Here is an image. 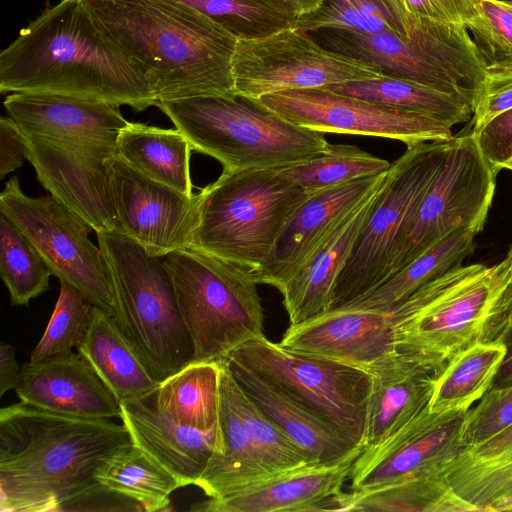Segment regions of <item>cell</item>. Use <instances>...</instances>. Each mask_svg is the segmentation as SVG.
I'll use <instances>...</instances> for the list:
<instances>
[{
	"label": "cell",
	"instance_id": "e0dca14e",
	"mask_svg": "<svg viewBox=\"0 0 512 512\" xmlns=\"http://www.w3.org/2000/svg\"><path fill=\"white\" fill-rule=\"evenodd\" d=\"M107 163L117 231L152 256L164 257L189 248L196 220V194L186 196L148 179L117 154Z\"/></svg>",
	"mask_w": 512,
	"mask_h": 512
},
{
	"label": "cell",
	"instance_id": "8d00e7d4",
	"mask_svg": "<svg viewBox=\"0 0 512 512\" xmlns=\"http://www.w3.org/2000/svg\"><path fill=\"white\" fill-rule=\"evenodd\" d=\"M97 480L107 491L138 503L147 512L169 509L170 495L183 487L171 472L133 443L102 466Z\"/></svg>",
	"mask_w": 512,
	"mask_h": 512
},
{
	"label": "cell",
	"instance_id": "7c38bea8",
	"mask_svg": "<svg viewBox=\"0 0 512 512\" xmlns=\"http://www.w3.org/2000/svg\"><path fill=\"white\" fill-rule=\"evenodd\" d=\"M385 74L374 63L325 48L295 25L264 35L238 36L232 57L235 94L251 100Z\"/></svg>",
	"mask_w": 512,
	"mask_h": 512
},
{
	"label": "cell",
	"instance_id": "4316f807",
	"mask_svg": "<svg viewBox=\"0 0 512 512\" xmlns=\"http://www.w3.org/2000/svg\"><path fill=\"white\" fill-rule=\"evenodd\" d=\"M439 472L475 512L512 511V424L483 442L461 447Z\"/></svg>",
	"mask_w": 512,
	"mask_h": 512
},
{
	"label": "cell",
	"instance_id": "d6a6232c",
	"mask_svg": "<svg viewBox=\"0 0 512 512\" xmlns=\"http://www.w3.org/2000/svg\"><path fill=\"white\" fill-rule=\"evenodd\" d=\"M324 88L371 103L426 114L450 127L470 120L473 115L472 103L463 96L388 74Z\"/></svg>",
	"mask_w": 512,
	"mask_h": 512
},
{
	"label": "cell",
	"instance_id": "7bdbcfd3",
	"mask_svg": "<svg viewBox=\"0 0 512 512\" xmlns=\"http://www.w3.org/2000/svg\"><path fill=\"white\" fill-rule=\"evenodd\" d=\"M486 74L512 72V2L478 0L466 22Z\"/></svg>",
	"mask_w": 512,
	"mask_h": 512
},
{
	"label": "cell",
	"instance_id": "d590c367",
	"mask_svg": "<svg viewBox=\"0 0 512 512\" xmlns=\"http://www.w3.org/2000/svg\"><path fill=\"white\" fill-rule=\"evenodd\" d=\"M154 400L179 424L198 430L214 427L220 410V361H192L159 384Z\"/></svg>",
	"mask_w": 512,
	"mask_h": 512
},
{
	"label": "cell",
	"instance_id": "f546056e",
	"mask_svg": "<svg viewBox=\"0 0 512 512\" xmlns=\"http://www.w3.org/2000/svg\"><path fill=\"white\" fill-rule=\"evenodd\" d=\"M77 351L119 402L146 398L160 384L124 337L115 318L97 306Z\"/></svg>",
	"mask_w": 512,
	"mask_h": 512
},
{
	"label": "cell",
	"instance_id": "ba28073f",
	"mask_svg": "<svg viewBox=\"0 0 512 512\" xmlns=\"http://www.w3.org/2000/svg\"><path fill=\"white\" fill-rule=\"evenodd\" d=\"M163 262L193 343V361L225 360L264 335L263 306L248 268L192 248L172 252Z\"/></svg>",
	"mask_w": 512,
	"mask_h": 512
},
{
	"label": "cell",
	"instance_id": "b9f144b4",
	"mask_svg": "<svg viewBox=\"0 0 512 512\" xmlns=\"http://www.w3.org/2000/svg\"><path fill=\"white\" fill-rule=\"evenodd\" d=\"M294 25L308 33L320 30L392 31L404 35L397 19L380 0H325L316 13L296 19Z\"/></svg>",
	"mask_w": 512,
	"mask_h": 512
},
{
	"label": "cell",
	"instance_id": "f35d334b",
	"mask_svg": "<svg viewBox=\"0 0 512 512\" xmlns=\"http://www.w3.org/2000/svg\"><path fill=\"white\" fill-rule=\"evenodd\" d=\"M0 273L12 305L24 306L49 288V267L22 231L0 213Z\"/></svg>",
	"mask_w": 512,
	"mask_h": 512
},
{
	"label": "cell",
	"instance_id": "816d5d0a",
	"mask_svg": "<svg viewBox=\"0 0 512 512\" xmlns=\"http://www.w3.org/2000/svg\"><path fill=\"white\" fill-rule=\"evenodd\" d=\"M505 343L507 345V354L494 379L492 387H502L512 384V330L506 336Z\"/></svg>",
	"mask_w": 512,
	"mask_h": 512
},
{
	"label": "cell",
	"instance_id": "ac0fdd59",
	"mask_svg": "<svg viewBox=\"0 0 512 512\" xmlns=\"http://www.w3.org/2000/svg\"><path fill=\"white\" fill-rule=\"evenodd\" d=\"M464 414L430 413L427 405L400 430L363 448L351 468V491L366 492L439 470L462 447Z\"/></svg>",
	"mask_w": 512,
	"mask_h": 512
},
{
	"label": "cell",
	"instance_id": "836d02e7",
	"mask_svg": "<svg viewBox=\"0 0 512 512\" xmlns=\"http://www.w3.org/2000/svg\"><path fill=\"white\" fill-rule=\"evenodd\" d=\"M477 234L471 229L452 232L381 285L344 307L389 312L420 287L462 265L473 253Z\"/></svg>",
	"mask_w": 512,
	"mask_h": 512
},
{
	"label": "cell",
	"instance_id": "30bf717a",
	"mask_svg": "<svg viewBox=\"0 0 512 512\" xmlns=\"http://www.w3.org/2000/svg\"><path fill=\"white\" fill-rule=\"evenodd\" d=\"M335 51L379 66L384 73L467 98L472 105L486 70L465 25L419 19L407 36L332 30Z\"/></svg>",
	"mask_w": 512,
	"mask_h": 512
},
{
	"label": "cell",
	"instance_id": "7402d4cb",
	"mask_svg": "<svg viewBox=\"0 0 512 512\" xmlns=\"http://www.w3.org/2000/svg\"><path fill=\"white\" fill-rule=\"evenodd\" d=\"M36 408L86 419L120 418V402L79 353L21 367L15 388Z\"/></svg>",
	"mask_w": 512,
	"mask_h": 512
},
{
	"label": "cell",
	"instance_id": "d6986e66",
	"mask_svg": "<svg viewBox=\"0 0 512 512\" xmlns=\"http://www.w3.org/2000/svg\"><path fill=\"white\" fill-rule=\"evenodd\" d=\"M279 344L370 374L398 352L395 323L390 312L348 307L290 324Z\"/></svg>",
	"mask_w": 512,
	"mask_h": 512
},
{
	"label": "cell",
	"instance_id": "f5cc1de1",
	"mask_svg": "<svg viewBox=\"0 0 512 512\" xmlns=\"http://www.w3.org/2000/svg\"><path fill=\"white\" fill-rule=\"evenodd\" d=\"M295 17L303 18L316 13L325 0H285Z\"/></svg>",
	"mask_w": 512,
	"mask_h": 512
},
{
	"label": "cell",
	"instance_id": "6f0895ef",
	"mask_svg": "<svg viewBox=\"0 0 512 512\" xmlns=\"http://www.w3.org/2000/svg\"><path fill=\"white\" fill-rule=\"evenodd\" d=\"M507 1H511L512 2V0H507Z\"/></svg>",
	"mask_w": 512,
	"mask_h": 512
},
{
	"label": "cell",
	"instance_id": "ffe728a7",
	"mask_svg": "<svg viewBox=\"0 0 512 512\" xmlns=\"http://www.w3.org/2000/svg\"><path fill=\"white\" fill-rule=\"evenodd\" d=\"M363 449L334 463H307L221 498L193 504L198 512L333 511Z\"/></svg>",
	"mask_w": 512,
	"mask_h": 512
},
{
	"label": "cell",
	"instance_id": "5b68a950",
	"mask_svg": "<svg viewBox=\"0 0 512 512\" xmlns=\"http://www.w3.org/2000/svg\"><path fill=\"white\" fill-rule=\"evenodd\" d=\"M278 169L223 170L201 189L189 248L250 271L263 266L291 217L313 193Z\"/></svg>",
	"mask_w": 512,
	"mask_h": 512
},
{
	"label": "cell",
	"instance_id": "d4e9b609",
	"mask_svg": "<svg viewBox=\"0 0 512 512\" xmlns=\"http://www.w3.org/2000/svg\"><path fill=\"white\" fill-rule=\"evenodd\" d=\"M4 107L26 135L116 141L129 122L120 105L60 94L15 92Z\"/></svg>",
	"mask_w": 512,
	"mask_h": 512
},
{
	"label": "cell",
	"instance_id": "cb8c5ba5",
	"mask_svg": "<svg viewBox=\"0 0 512 512\" xmlns=\"http://www.w3.org/2000/svg\"><path fill=\"white\" fill-rule=\"evenodd\" d=\"M120 408V419L132 443L171 472L182 486L195 485L219 448L218 424L208 430L179 424L157 408L154 393L120 402Z\"/></svg>",
	"mask_w": 512,
	"mask_h": 512
},
{
	"label": "cell",
	"instance_id": "2e32d148",
	"mask_svg": "<svg viewBox=\"0 0 512 512\" xmlns=\"http://www.w3.org/2000/svg\"><path fill=\"white\" fill-rule=\"evenodd\" d=\"M24 135L27 160L50 195L96 234L117 230L107 163L116 141Z\"/></svg>",
	"mask_w": 512,
	"mask_h": 512
},
{
	"label": "cell",
	"instance_id": "e575fe53",
	"mask_svg": "<svg viewBox=\"0 0 512 512\" xmlns=\"http://www.w3.org/2000/svg\"><path fill=\"white\" fill-rule=\"evenodd\" d=\"M335 511L475 512L452 490L439 470L366 492H342Z\"/></svg>",
	"mask_w": 512,
	"mask_h": 512
},
{
	"label": "cell",
	"instance_id": "44dd1931",
	"mask_svg": "<svg viewBox=\"0 0 512 512\" xmlns=\"http://www.w3.org/2000/svg\"><path fill=\"white\" fill-rule=\"evenodd\" d=\"M386 172L311 193L285 226L269 260L260 268L250 271L257 284H269L280 291L307 261L332 226L352 209Z\"/></svg>",
	"mask_w": 512,
	"mask_h": 512
},
{
	"label": "cell",
	"instance_id": "6da1fadb",
	"mask_svg": "<svg viewBox=\"0 0 512 512\" xmlns=\"http://www.w3.org/2000/svg\"><path fill=\"white\" fill-rule=\"evenodd\" d=\"M132 444L126 427L23 402L0 410V512L140 511L97 480Z\"/></svg>",
	"mask_w": 512,
	"mask_h": 512
},
{
	"label": "cell",
	"instance_id": "484cf974",
	"mask_svg": "<svg viewBox=\"0 0 512 512\" xmlns=\"http://www.w3.org/2000/svg\"><path fill=\"white\" fill-rule=\"evenodd\" d=\"M236 378L220 361L219 449L196 482L208 498H221L274 476L263 463L238 408Z\"/></svg>",
	"mask_w": 512,
	"mask_h": 512
},
{
	"label": "cell",
	"instance_id": "60d3db41",
	"mask_svg": "<svg viewBox=\"0 0 512 512\" xmlns=\"http://www.w3.org/2000/svg\"><path fill=\"white\" fill-rule=\"evenodd\" d=\"M94 304L79 290L60 281V294L47 327L32 350L30 362L68 356L78 348L89 326Z\"/></svg>",
	"mask_w": 512,
	"mask_h": 512
},
{
	"label": "cell",
	"instance_id": "f6af8a7d",
	"mask_svg": "<svg viewBox=\"0 0 512 512\" xmlns=\"http://www.w3.org/2000/svg\"><path fill=\"white\" fill-rule=\"evenodd\" d=\"M512 424V384L491 387L472 409L465 412L460 427L462 447L485 441Z\"/></svg>",
	"mask_w": 512,
	"mask_h": 512
},
{
	"label": "cell",
	"instance_id": "681fc988",
	"mask_svg": "<svg viewBox=\"0 0 512 512\" xmlns=\"http://www.w3.org/2000/svg\"><path fill=\"white\" fill-rule=\"evenodd\" d=\"M27 159L25 135L11 117L0 118V179L21 167Z\"/></svg>",
	"mask_w": 512,
	"mask_h": 512
},
{
	"label": "cell",
	"instance_id": "f907efd6",
	"mask_svg": "<svg viewBox=\"0 0 512 512\" xmlns=\"http://www.w3.org/2000/svg\"><path fill=\"white\" fill-rule=\"evenodd\" d=\"M21 367L18 366L15 348L11 344L0 345V396L17 387Z\"/></svg>",
	"mask_w": 512,
	"mask_h": 512
},
{
	"label": "cell",
	"instance_id": "277c9868",
	"mask_svg": "<svg viewBox=\"0 0 512 512\" xmlns=\"http://www.w3.org/2000/svg\"><path fill=\"white\" fill-rule=\"evenodd\" d=\"M512 253L493 266L460 265L425 284L389 312L397 350L439 374L467 347L504 340L512 298Z\"/></svg>",
	"mask_w": 512,
	"mask_h": 512
},
{
	"label": "cell",
	"instance_id": "4dcf8cb0",
	"mask_svg": "<svg viewBox=\"0 0 512 512\" xmlns=\"http://www.w3.org/2000/svg\"><path fill=\"white\" fill-rule=\"evenodd\" d=\"M117 155L148 179L193 196L190 176L192 147L178 129L129 122L119 131Z\"/></svg>",
	"mask_w": 512,
	"mask_h": 512
},
{
	"label": "cell",
	"instance_id": "7dc6e473",
	"mask_svg": "<svg viewBox=\"0 0 512 512\" xmlns=\"http://www.w3.org/2000/svg\"><path fill=\"white\" fill-rule=\"evenodd\" d=\"M471 133L479 150L497 172L512 159V108Z\"/></svg>",
	"mask_w": 512,
	"mask_h": 512
},
{
	"label": "cell",
	"instance_id": "bcb514c9",
	"mask_svg": "<svg viewBox=\"0 0 512 512\" xmlns=\"http://www.w3.org/2000/svg\"><path fill=\"white\" fill-rule=\"evenodd\" d=\"M478 0H396L397 18L407 36L410 24L419 19L465 25L475 14Z\"/></svg>",
	"mask_w": 512,
	"mask_h": 512
},
{
	"label": "cell",
	"instance_id": "c3c4849f",
	"mask_svg": "<svg viewBox=\"0 0 512 512\" xmlns=\"http://www.w3.org/2000/svg\"><path fill=\"white\" fill-rule=\"evenodd\" d=\"M512 108V72L486 74L474 105L471 132L483 127L496 115Z\"/></svg>",
	"mask_w": 512,
	"mask_h": 512
},
{
	"label": "cell",
	"instance_id": "5bb4252c",
	"mask_svg": "<svg viewBox=\"0 0 512 512\" xmlns=\"http://www.w3.org/2000/svg\"><path fill=\"white\" fill-rule=\"evenodd\" d=\"M0 213L29 239L53 276L83 293L113 317L116 304L108 268L100 247L89 239L92 228L50 196L23 193L18 178L5 183Z\"/></svg>",
	"mask_w": 512,
	"mask_h": 512
},
{
	"label": "cell",
	"instance_id": "74e56055",
	"mask_svg": "<svg viewBox=\"0 0 512 512\" xmlns=\"http://www.w3.org/2000/svg\"><path fill=\"white\" fill-rule=\"evenodd\" d=\"M391 163L358 147L331 145L324 152L278 172L308 192L388 171Z\"/></svg>",
	"mask_w": 512,
	"mask_h": 512
},
{
	"label": "cell",
	"instance_id": "9f6ffc18",
	"mask_svg": "<svg viewBox=\"0 0 512 512\" xmlns=\"http://www.w3.org/2000/svg\"><path fill=\"white\" fill-rule=\"evenodd\" d=\"M504 168L512 170V159L505 164Z\"/></svg>",
	"mask_w": 512,
	"mask_h": 512
},
{
	"label": "cell",
	"instance_id": "11a10c76",
	"mask_svg": "<svg viewBox=\"0 0 512 512\" xmlns=\"http://www.w3.org/2000/svg\"><path fill=\"white\" fill-rule=\"evenodd\" d=\"M509 250H510V251H511V253H512V246L510 247V249H509ZM509 290H510V294H511V296H512V281H511V284H510ZM511 330H512V312H511V317H510V322H509V327H508L507 335H508V333H509ZM507 335H506V336H507ZM505 338H506V337H505Z\"/></svg>",
	"mask_w": 512,
	"mask_h": 512
},
{
	"label": "cell",
	"instance_id": "9a60e30c",
	"mask_svg": "<svg viewBox=\"0 0 512 512\" xmlns=\"http://www.w3.org/2000/svg\"><path fill=\"white\" fill-rule=\"evenodd\" d=\"M287 121L321 133L383 137L415 146L449 141L446 123L426 114L371 103L325 88L285 90L255 100Z\"/></svg>",
	"mask_w": 512,
	"mask_h": 512
},
{
	"label": "cell",
	"instance_id": "9c48e42d",
	"mask_svg": "<svg viewBox=\"0 0 512 512\" xmlns=\"http://www.w3.org/2000/svg\"><path fill=\"white\" fill-rule=\"evenodd\" d=\"M450 144L451 140L407 147L391 163L375 205L337 277L330 310L350 304L388 279L405 229L437 177Z\"/></svg>",
	"mask_w": 512,
	"mask_h": 512
},
{
	"label": "cell",
	"instance_id": "8992f818",
	"mask_svg": "<svg viewBox=\"0 0 512 512\" xmlns=\"http://www.w3.org/2000/svg\"><path fill=\"white\" fill-rule=\"evenodd\" d=\"M156 106L192 150L219 161L223 170L283 168L328 149L324 133L297 126L255 100L194 96Z\"/></svg>",
	"mask_w": 512,
	"mask_h": 512
},
{
	"label": "cell",
	"instance_id": "f1b7e54d",
	"mask_svg": "<svg viewBox=\"0 0 512 512\" xmlns=\"http://www.w3.org/2000/svg\"><path fill=\"white\" fill-rule=\"evenodd\" d=\"M226 362L250 399L304 452L310 462L334 463L363 449L274 384L239 364Z\"/></svg>",
	"mask_w": 512,
	"mask_h": 512
},
{
	"label": "cell",
	"instance_id": "603a6c76",
	"mask_svg": "<svg viewBox=\"0 0 512 512\" xmlns=\"http://www.w3.org/2000/svg\"><path fill=\"white\" fill-rule=\"evenodd\" d=\"M385 175L323 237L313 253L280 290L290 324L330 310L337 277L377 200Z\"/></svg>",
	"mask_w": 512,
	"mask_h": 512
},
{
	"label": "cell",
	"instance_id": "db71d44e",
	"mask_svg": "<svg viewBox=\"0 0 512 512\" xmlns=\"http://www.w3.org/2000/svg\"><path fill=\"white\" fill-rule=\"evenodd\" d=\"M383 5L393 14V16L397 19V2L396 0H380ZM399 22V21H398ZM400 24V23H399ZM405 35V34H404Z\"/></svg>",
	"mask_w": 512,
	"mask_h": 512
},
{
	"label": "cell",
	"instance_id": "83f0119b",
	"mask_svg": "<svg viewBox=\"0 0 512 512\" xmlns=\"http://www.w3.org/2000/svg\"><path fill=\"white\" fill-rule=\"evenodd\" d=\"M371 375L364 448L381 442L415 418L428 405L438 374L398 351Z\"/></svg>",
	"mask_w": 512,
	"mask_h": 512
},
{
	"label": "cell",
	"instance_id": "7a4b0ae2",
	"mask_svg": "<svg viewBox=\"0 0 512 512\" xmlns=\"http://www.w3.org/2000/svg\"><path fill=\"white\" fill-rule=\"evenodd\" d=\"M0 91L67 95L137 112L157 103L142 71L79 0L46 9L1 51Z\"/></svg>",
	"mask_w": 512,
	"mask_h": 512
},
{
	"label": "cell",
	"instance_id": "1f68e13d",
	"mask_svg": "<svg viewBox=\"0 0 512 512\" xmlns=\"http://www.w3.org/2000/svg\"><path fill=\"white\" fill-rule=\"evenodd\" d=\"M507 354L504 340L480 342L454 356L436 376L428 410L465 413L492 387Z\"/></svg>",
	"mask_w": 512,
	"mask_h": 512
},
{
	"label": "cell",
	"instance_id": "52a82bcc",
	"mask_svg": "<svg viewBox=\"0 0 512 512\" xmlns=\"http://www.w3.org/2000/svg\"><path fill=\"white\" fill-rule=\"evenodd\" d=\"M116 304L115 321L153 378L161 383L194 358L163 257L119 231L98 233Z\"/></svg>",
	"mask_w": 512,
	"mask_h": 512
},
{
	"label": "cell",
	"instance_id": "8fae6325",
	"mask_svg": "<svg viewBox=\"0 0 512 512\" xmlns=\"http://www.w3.org/2000/svg\"><path fill=\"white\" fill-rule=\"evenodd\" d=\"M226 360L274 384L364 448L372 388L369 372L287 349L264 335L234 349Z\"/></svg>",
	"mask_w": 512,
	"mask_h": 512
},
{
	"label": "cell",
	"instance_id": "ee69618b",
	"mask_svg": "<svg viewBox=\"0 0 512 512\" xmlns=\"http://www.w3.org/2000/svg\"><path fill=\"white\" fill-rule=\"evenodd\" d=\"M235 399L260 457L273 474L312 463L304 452L250 399L236 379Z\"/></svg>",
	"mask_w": 512,
	"mask_h": 512
},
{
	"label": "cell",
	"instance_id": "4fadbf2b",
	"mask_svg": "<svg viewBox=\"0 0 512 512\" xmlns=\"http://www.w3.org/2000/svg\"><path fill=\"white\" fill-rule=\"evenodd\" d=\"M497 173L471 132L454 136L437 177L405 229L388 279L452 232L479 233L492 203Z\"/></svg>",
	"mask_w": 512,
	"mask_h": 512
},
{
	"label": "cell",
	"instance_id": "3957f363",
	"mask_svg": "<svg viewBox=\"0 0 512 512\" xmlns=\"http://www.w3.org/2000/svg\"><path fill=\"white\" fill-rule=\"evenodd\" d=\"M79 1L142 71L157 102L236 97L232 57L238 35L224 25L171 0Z\"/></svg>",
	"mask_w": 512,
	"mask_h": 512
},
{
	"label": "cell",
	"instance_id": "ab89813d",
	"mask_svg": "<svg viewBox=\"0 0 512 512\" xmlns=\"http://www.w3.org/2000/svg\"><path fill=\"white\" fill-rule=\"evenodd\" d=\"M198 11L238 36L264 35L294 24L285 0H171Z\"/></svg>",
	"mask_w": 512,
	"mask_h": 512
}]
</instances>
